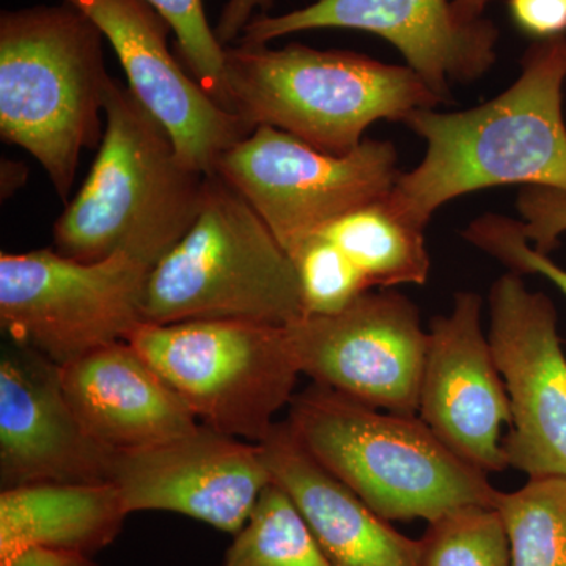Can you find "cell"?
<instances>
[{
	"label": "cell",
	"mask_w": 566,
	"mask_h": 566,
	"mask_svg": "<svg viewBox=\"0 0 566 566\" xmlns=\"http://www.w3.org/2000/svg\"><path fill=\"white\" fill-rule=\"evenodd\" d=\"M114 450L84 430L61 365L13 344L0 359V485L109 483Z\"/></svg>",
	"instance_id": "obj_16"
},
{
	"label": "cell",
	"mask_w": 566,
	"mask_h": 566,
	"mask_svg": "<svg viewBox=\"0 0 566 566\" xmlns=\"http://www.w3.org/2000/svg\"><path fill=\"white\" fill-rule=\"evenodd\" d=\"M222 91L251 132L271 126L331 155L359 147L376 122L446 104L408 65L301 43L226 46Z\"/></svg>",
	"instance_id": "obj_3"
},
{
	"label": "cell",
	"mask_w": 566,
	"mask_h": 566,
	"mask_svg": "<svg viewBox=\"0 0 566 566\" xmlns=\"http://www.w3.org/2000/svg\"><path fill=\"white\" fill-rule=\"evenodd\" d=\"M512 566H566V476H534L513 493L499 491Z\"/></svg>",
	"instance_id": "obj_22"
},
{
	"label": "cell",
	"mask_w": 566,
	"mask_h": 566,
	"mask_svg": "<svg viewBox=\"0 0 566 566\" xmlns=\"http://www.w3.org/2000/svg\"><path fill=\"white\" fill-rule=\"evenodd\" d=\"M463 238L513 273L543 275L566 296V270L528 243L516 219L486 212L469 223Z\"/></svg>",
	"instance_id": "obj_26"
},
{
	"label": "cell",
	"mask_w": 566,
	"mask_h": 566,
	"mask_svg": "<svg viewBox=\"0 0 566 566\" xmlns=\"http://www.w3.org/2000/svg\"><path fill=\"white\" fill-rule=\"evenodd\" d=\"M274 0H229L223 7L214 33L223 48L230 46L241 35L248 22L252 20L253 10L260 9L263 14L273 9Z\"/></svg>",
	"instance_id": "obj_29"
},
{
	"label": "cell",
	"mask_w": 566,
	"mask_h": 566,
	"mask_svg": "<svg viewBox=\"0 0 566 566\" xmlns=\"http://www.w3.org/2000/svg\"><path fill=\"white\" fill-rule=\"evenodd\" d=\"M151 268L128 255L85 263L55 249L0 256V324L57 365L126 340L144 323Z\"/></svg>",
	"instance_id": "obj_8"
},
{
	"label": "cell",
	"mask_w": 566,
	"mask_h": 566,
	"mask_svg": "<svg viewBox=\"0 0 566 566\" xmlns=\"http://www.w3.org/2000/svg\"><path fill=\"white\" fill-rule=\"evenodd\" d=\"M316 234L337 245L370 286L392 289L428 281L430 255L424 230L395 214L386 199L335 219Z\"/></svg>",
	"instance_id": "obj_20"
},
{
	"label": "cell",
	"mask_w": 566,
	"mask_h": 566,
	"mask_svg": "<svg viewBox=\"0 0 566 566\" xmlns=\"http://www.w3.org/2000/svg\"><path fill=\"white\" fill-rule=\"evenodd\" d=\"M417 566H512L509 536L495 506L468 505L428 523Z\"/></svg>",
	"instance_id": "obj_23"
},
{
	"label": "cell",
	"mask_w": 566,
	"mask_h": 566,
	"mask_svg": "<svg viewBox=\"0 0 566 566\" xmlns=\"http://www.w3.org/2000/svg\"><path fill=\"white\" fill-rule=\"evenodd\" d=\"M126 340L199 423L260 444L301 375L285 326L241 319L142 323Z\"/></svg>",
	"instance_id": "obj_7"
},
{
	"label": "cell",
	"mask_w": 566,
	"mask_h": 566,
	"mask_svg": "<svg viewBox=\"0 0 566 566\" xmlns=\"http://www.w3.org/2000/svg\"><path fill=\"white\" fill-rule=\"evenodd\" d=\"M66 400L84 430L114 452H134L192 433L199 420L128 340L62 365Z\"/></svg>",
	"instance_id": "obj_17"
},
{
	"label": "cell",
	"mask_w": 566,
	"mask_h": 566,
	"mask_svg": "<svg viewBox=\"0 0 566 566\" xmlns=\"http://www.w3.org/2000/svg\"><path fill=\"white\" fill-rule=\"evenodd\" d=\"M417 415L453 453L480 471L509 468L502 430L512 424V409L483 334L479 294L457 293L450 315L431 322Z\"/></svg>",
	"instance_id": "obj_15"
},
{
	"label": "cell",
	"mask_w": 566,
	"mask_h": 566,
	"mask_svg": "<svg viewBox=\"0 0 566 566\" xmlns=\"http://www.w3.org/2000/svg\"><path fill=\"white\" fill-rule=\"evenodd\" d=\"M509 6L516 24L542 40L566 31V0H510Z\"/></svg>",
	"instance_id": "obj_28"
},
{
	"label": "cell",
	"mask_w": 566,
	"mask_h": 566,
	"mask_svg": "<svg viewBox=\"0 0 566 566\" xmlns=\"http://www.w3.org/2000/svg\"><path fill=\"white\" fill-rule=\"evenodd\" d=\"M221 566H333L292 497L271 482Z\"/></svg>",
	"instance_id": "obj_21"
},
{
	"label": "cell",
	"mask_w": 566,
	"mask_h": 566,
	"mask_svg": "<svg viewBox=\"0 0 566 566\" xmlns=\"http://www.w3.org/2000/svg\"><path fill=\"white\" fill-rule=\"evenodd\" d=\"M84 11L114 48L142 106L172 137L192 169L214 174L219 158L251 134L240 115L193 81L167 46L174 32L145 0H63Z\"/></svg>",
	"instance_id": "obj_14"
},
{
	"label": "cell",
	"mask_w": 566,
	"mask_h": 566,
	"mask_svg": "<svg viewBox=\"0 0 566 566\" xmlns=\"http://www.w3.org/2000/svg\"><path fill=\"white\" fill-rule=\"evenodd\" d=\"M0 566H99L87 554L33 546L0 560Z\"/></svg>",
	"instance_id": "obj_30"
},
{
	"label": "cell",
	"mask_w": 566,
	"mask_h": 566,
	"mask_svg": "<svg viewBox=\"0 0 566 566\" xmlns=\"http://www.w3.org/2000/svg\"><path fill=\"white\" fill-rule=\"evenodd\" d=\"M169 22L182 61L212 98L226 107L222 91L226 48L205 17L202 0H145ZM229 111V109H227Z\"/></svg>",
	"instance_id": "obj_25"
},
{
	"label": "cell",
	"mask_w": 566,
	"mask_h": 566,
	"mask_svg": "<svg viewBox=\"0 0 566 566\" xmlns=\"http://www.w3.org/2000/svg\"><path fill=\"white\" fill-rule=\"evenodd\" d=\"M104 115L98 155L55 222L54 249L85 263L128 255L155 268L199 216L207 174L182 161L161 123L117 81Z\"/></svg>",
	"instance_id": "obj_2"
},
{
	"label": "cell",
	"mask_w": 566,
	"mask_h": 566,
	"mask_svg": "<svg viewBox=\"0 0 566 566\" xmlns=\"http://www.w3.org/2000/svg\"><path fill=\"white\" fill-rule=\"evenodd\" d=\"M490 340L504 379L512 424L506 463L534 476H566V356L546 294L506 273L490 292Z\"/></svg>",
	"instance_id": "obj_11"
},
{
	"label": "cell",
	"mask_w": 566,
	"mask_h": 566,
	"mask_svg": "<svg viewBox=\"0 0 566 566\" xmlns=\"http://www.w3.org/2000/svg\"><path fill=\"white\" fill-rule=\"evenodd\" d=\"M271 482L262 446L202 423L166 444L115 453L111 475L129 515L178 513L232 535Z\"/></svg>",
	"instance_id": "obj_12"
},
{
	"label": "cell",
	"mask_w": 566,
	"mask_h": 566,
	"mask_svg": "<svg viewBox=\"0 0 566 566\" xmlns=\"http://www.w3.org/2000/svg\"><path fill=\"white\" fill-rule=\"evenodd\" d=\"M129 516L114 483H33L0 493V560L28 547L93 554Z\"/></svg>",
	"instance_id": "obj_19"
},
{
	"label": "cell",
	"mask_w": 566,
	"mask_h": 566,
	"mask_svg": "<svg viewBox=\"0 0 566 566\" xmlns=\"http://www.w3.org/2000/svg\"><path fill=\"white\" fill-rule=\"evenodd\" d=\"M356 29L392 43L424 84L450 103L453 82L485 76L497 59L499 29L482 20L460 24L450 0H316L304 9L252 18L240 43L268 44L314 29Z\"/></svg>",
	"instance_id": "obj_13"
},
{
	"label": "cell",
	"mask_w": 566,
	"mask_h": 566,
	"mask_svg": "<svg viewBox=\"0 0 566 566\" xmlns=\"http://www.w3.org/2000/svg\"><path fill=\"white\" fill-rule=\"evenodd\" d=\"M390 142L364 139L346 155L316 150L259 126L223 153L216 174L233 186L292 256L335 219L386 199L398 172Z\"/></svg>",
	"instance_id": "obj_9"
},
{
	"label": "cell",
	"mask_w": 566,
	"mask_h": 566,
	"mask_svg": "<svg viewBox=\"0 0 566 566\" xmlns=\"http://www.w3.org/2000/svg\"><path fill=\"white\" fill-rule=\"evenodd\" d=\"M566 39L536 41L517 80L472 109L412 112L405 125L427 144L386 197L395 214L427 229L436 211L480 189L520 185L566 192Z\"/></svg>",
	"instance_id": "obj_1"
},
{
	"label": "cell",
	"mask_w": 566,
	"mask_h": 566,
	"mask_svg": "<svg viewBox=\"0 0 566 566\" xmlns=\"http://www.w3.org/2000/svg\"><path fill=\"white\" fill-rule=\"evenodd\" d=\"M103 40L102 29L69 2L0 14V136L31 153L63 202L81 153L103 139L112 82Z\"/></svg>",
	"instance_id": "obj_5"
},
{
	"label": "cell",
	"mask_w": 566,
	"mask_h": 566,
	"mask_svg": "<svg viewBox=\"0 0 566 566\" xmlns=\"http://www.w3.org/2000/svg\"><path fill=\"white\" fill-rule=\"evenodd\" d=\"M488 0H450L453 18L460 24H474L482 20Z\"/></svg>",
	"instance_id": "obj_31"
},
{
	"label": "cell",
	"mask_w": 566,
	"mask_h": 566,
	"mask_svg": "<svg viewBox=\"0 0 566 566\" xmlns=\"http://www.w3.org/2000/svg\"><path fill=\"white\" fill-rule=\"evenodd\" d=\"M292 260L307 315L337 314L371 289L359 268L322 234L304 241Z\"/></svg>",
	"instance_id": "obj_24"
},
{
	"label": "cell",
	"mask_w": 566,
	"mask_h": 566,
	"mask_svg": "<svg viewBox=\"0 0 566 566\" xmlns=\"http://www.w3.org/2000/svg\"><path fill=\"white\" fill-rule=\"evenodd\" d=\"M301 375L315 385L395 415L416 416L428 331L412 301L367 292L333 315L285 326Z\"/></svg>",
	"instance_id": "obj_10"
},
{
	"label": "cell",
	"mask_w": 566,
	"mask_h": 566,
	"mask_svg": "<svg viewBox=\"0 0 566 566\" xmlns=\"http://www.w3.org/2000/svg\"><path fill=\"white\" fill-rule=\"evenodd\" d=\"M305 315L292 256L233 186L208 174L191 229L151 268L144 323L241 319L289 326Z\"/></svg>",
	"instance_id": "obj_6"
},
{
	"label": "cell",
	"mask_w": 566,
	"mask_h": 566,
	"mask_svg": "<svg viewBox=\"0 0 566 566\" xmlns=\"http://www.w3.org/2000/svg\"><path fill=\"white\" fill-rule=\"evenodd\" d=\"M286 420L296 441L385 520L428 523L468 505L495 506L486 472L453 453L420 417L395 415L312 385Z\"/></svg>",
	"instance_id": "obj_4"
},
{
	"label": "cell",
	"mask_w": 566,
	"mask_h": 566,
	"mask_svg": "<svg viewBox=\"0 0 566 566\" xmlns=\"http://www.w3.org/2000/svg\"><path fill=\"white\" fill-rule=\"evenodd\" d=\"M271 480L292 497L333 566H417V539L398 534L275 423L260 442Z\"/></svg>",
	"instance_id": "obj_18"
},
{
	"label": "cell",
	"mask_w": 566,
	"mask_h": 566,
	"mask_svg": "<svg viewBox=\"0 0 566 566\" xmlns=\"http://www.w3.org/2000/svg\"><path fill=\"white\" fill-rule=\"evenodd\" d=\"M516 207L523 218L521 230L528 243L549 255L557 248L560 234L566 232V192L528 186L521 189Z\"/></svg>",
	"instance_id": "obj_27"
}]
</instances>
